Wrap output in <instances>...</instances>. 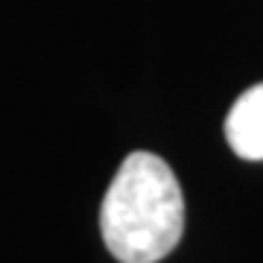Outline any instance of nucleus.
I'll return each mask as SVG.
<instances>
[{
    "label": "nucleus",
    "mask_w": 263,
    "mask_h": 263,
    "mask_svg": "<svg viewBox=\"0 0 263 263\" xmlns=\"http://www.w3.org/2000/svg\"><path fill=\"white\" fill-rule=\"evenodd\" d=\"M100 228L120 263L167 257L184 231V196L167 161L152 152H132L103 199Z\"/></svg>",
    "instance_id": "f257e3e1"
},
{
    "label": "nucleus",
    "mask_w": 263,
    "mask_h": 263,
    "mask_svg": "<svg viewBox=\"0 0 263 263\" xmlns=\"http://www.w3.org/2000/svg\"><path fill=\"white\" fill-rule=\"evenodd\" d=\"M228 146L246 161H263V82L249 88L226 117Z\"/></svg>",
    "instance_id": "f03ea898"
}]
</instances>
